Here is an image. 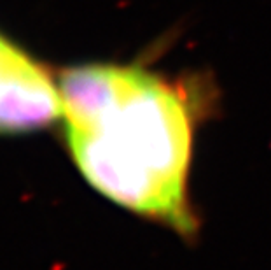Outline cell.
I'll return each instance as SVG.
<instances>
[{"label": "cell", "instance_id": "7a4b0ae2", "mask_svg": "<svg viewBox=\"0 0 271 270\" xmlns=\"http://www.w3.org/2000/svg\"><path fill=\"white\" fill-rule=\"evenodd\" d=\"M14 51V44L7 39L0 37V76H2L4 69H6V63L9 60V56L13 55Z\"/></svg>", "mask_w": 271, "mask_h": 270}, {"label": "cell", "instance_id": "6da1fadb", "mask_svg": "<svg viewBox=\"0 0 271 270\" xmlns=\"http://www.w3.org/2000/svg\"><path fill=\"white\" fill-rule=\"evenodd\" d=\"M58 88L84 179L125 209L191 228L195 121L179 86L138 67L90 63L67 69Z\"/></svg>", "mask_w": 271, "mask_h": 270}]
</instances>
